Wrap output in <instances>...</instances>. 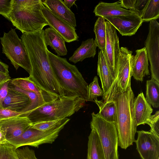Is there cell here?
<instances>
[{"instance_id":"1","label":"cell","mask_w":159,"mask_h":159,"mask_svg":"<svg viewBox=\"0 0 159 159\" xmlns=\"http://www.w3.org/2000/svg\"><path fill=\"white\" fill-rule=\"evenodd\" d=\"M21 39L26 48L31 64V71L28 79L52 95L62 96L49 58L44 30L23 33Z\"/></svg>"},{"instance_id":"2","label":"cell","mask_w":159,"mask_h":159,"mask_svg":"<svg viewBox=\"0 0 159 159\" xmlns=\"http://www.w3.org/2000/svg\"><path fill=\"white\" fill-rule=\"evenodd\" d=\"M50 63L63 96H77L87 101L88 86L81 74L66 58L56 55L48 50Z\"/></svg>"},{"instance_id":"3","label":"cell","mask_w":159,"mask_h":159,"mask_svg":"<svg viewBox=\"0 0 159 159\" xmlns=\"http://www.w3.org/2000/svg\"><path fill=\"white\" fill-rule=\"evenodd\" d=\"M134 99V94L130 86L125 92L114 95L110 100L115 102L116 106L118 146L124 149L132 145L135 141L137 126L133 116Z\"/></svg>"},{"instance_id":"4","label":"cell","mask_w":159,"mask_h":159,"mask_svg":"<svg viewBox=\"0 0 159 159\" xmlns=\"http://www.w3.org/2000/svg\"><path fill=\"white\" fill-rule=\"evenodd\" d=\"M43 5L41 0H13L7 18L22 33L43 30L48 25L42 11Z\"/></svg>"},{"instance_id":"5","label":"cell","mask_w":159,"mask_h":159,"mask_svg":"<svg viewBox=\"0 0 159 159\" xmlns=\"http://www.w3.org/2000/svg\"><path fill=\"white\" fill-rule=\"evenodd\" d=\"M85 101L77 96H60L29 112L26 116L32 124L67 118L83 107Z\"/></svg>"},{"instance_id":"6","label":"cell","mask_w":159,"mask_h":159,"mask_svg":"<svg viewBox=\"0 0 159 159\" xmlns=\"http://www.w3.org/2000/svg\"><path fill=\"white\" fill-rule=\"evenodd\" d=\"M91 129L98 136L105 159H119L118 137L116 125L105 120L99 114L92 113Z\"/></svg>"},{"instance_id":"7","label":"cell","mask_w":159,"mask_h":159,"mask_svg":"<svg viewBox=\"0 0 159 159\" xmlns=\"http://www.w3.org/2000/svg\"><path fill=\"white\" fill-rule=\"evenodd\" d=\"M2 52L4 54L17 70L20 67L29 74L31 66L26 48L15 29L11 28L7 33L4 32L0 38Z\"/></svg>"},{"instance_id":"8","label":"cell","mask_w":159,"mask_h":159,"mask_svg":"<svg viewBox=\"0 0 159 159\" xmlns=\"http://www.w3.org/2000/svg\"><path fill=\"white\" fill-rule=\"evenodd\" d=\"M132 52L126 47L120 48L117 71L113 83L107 93L103 96V102H107L115 95L125 92L131 86Z\"/></svg>"},{"instance_id":"9","label":"cell","mask_w":159,"mask_h":159,"mask_svg":"<svg viewBox=\"0 0 159 159\" xmlns=\"http://www.w3.org/2000/svg\"><path fill=\"white\" fill-rule=\"evenodd\" d=\"M68 122L50 129L43 131L30 127L20 136L8 140L7 143L16 149L21 146L29 145L38 148L45 143H52L58 137L60 131Z\"/></svg>"},{"instance_id":"10","label":"cell","mask_w":159,"mask_h":159,"mask_svg":"<svg viewBox=\"0 0 159 159\" xmlns=\"http://www.w3.org/2000/svg\"><path fill=\"white\" fill-rule=\"evenodd\" d=\"M144 45L150 63L152 78L159 83V24L156 20L149 21Z\"/></svg>"},{"instance_id":"11","label":"cell","mask_w":159,"mask_h":159,"mask_svg":"<svg viewBox=\"0 0 159 159\" xmlns=\"http://www.w3.org/2000/svg\"><path fill=\"white\" fill-rule=\"evenodd\" d=\"M106 42L103 53L113 81L117 73L120 49L116 29L108 21H105Z\"/></svg>"},{"instance_id":"12","label":"cell","mask_w":159,"mask_h":159,"mask_svg":"<svg viewBox=\"0 0 159 159\" xmlns=\"http://www.w3.org/2000/svg\"><path fill=\"white\" fill-rule=\"evenodd\" d=\"M135 142L142 159H159V136L150 131H137Z\"/></svg>"},{"instance_id":"13","label":"cell","mask_w":159,"mask_h":159,"mask_svg":"<svg viewBox=\"0 0 159 159\" xmlns=\"http://www.w3.org/2000/svg\"><path fill=\"white\" fill-rule=\"evenodd\" d=\"M104 18L122 36H131L134 34L143 22L141 17L134 12L126 15L107 16Z\"/></svg>"},{"instance_id":"14","label":"cell","mask_w":159,"mask_h":159,"mask_svg":"<svg viewBox=\"0 0 159 159\" xmlns=\"http://www.w3.org/2000/svg\"><path fill=\"white\" fill-rule=\"evenodd\" d=\"M42 11L48 25L55 30L65 42L69 43L78 41L79 36L75 27L55 15L43 5Z\"/></svg>"},{"instance_id":"15","label":"cell","mask_w":159,"mask_h":159,"mask_svg":"<svg viewBox=\"0 0 159 159\" xmlns=\"http://www.w3.org/2000/svg\"><path fill=\"white\" fill-rule=\"evenodd\" d=\"M32 123L25 116L0 120V127L6 133L7 141L16 138L31 127Z\"/></svg>"},{"instance_id":"16","label":"cell","mask_w":159,"mask_h":159,"mask_svg":"<svg viewBox=\"0 0 159 159\" xmlns=\"http://www.w3.org/2000/svg\"><path fill=\"white\" fill-rule=\"evenodd\" d=\"M152 111L153 109L143 93H140L134 98L133 104V116L136 126L148 124Z\"/></svg>"},{"instance_id":"17","label":"cell","mask_w":159,"mask_h":159,"mask_svg":"<svg viewBox=\"0 0 159 159\" xmlns=\"http://www.w3.org/2000/svg\"><path fill=\"white\" fill-rule=\"evenodd\" d=\"M41 0L43 5L55 15L74 27L76 26L75 14L65 6L63 0Z\"/></svg>"},{"instance_id":"18","label":"cell","mask_w":159,"mask_h":159,"mask_svg":"<svg viewBox=\"0 0 159 159\" xmlns=\"http://www.w3.org/2000/svg\"><path fill=\"white\" fill-rule=\"evenodd\" d=\"M135 52L133 59L132 76L137 81H143L144 77L150 75L145 48L137 49Z\"/></svg>"},{"instance_id":"19","label":"cell","mask_w":159,"mask_h":159,"mask_svg":"<svg viewBox=\"0 0 159 159\" xmlns=\"http://www.w3.org/2000/svg\"><path fill=\"white\" fill-rule=\"evenodd\" d=\"M11 84L20 89L33 92L41 97L46 102L54 100L58 97L43 89L26 78H18L11 79Z\"/></svg>"},{"instance_id":"20","label":"cell","mask_w":159,"mask_h":159,"mask_svg":"<svg viewBox=\"0 0 159 159\" xmlns=\"http://www.w3.org/2000/svg\"><path fill=\"white\" fill-rule=\"evenodd\" d=\"M131 12L122 7L120 1L111 3L100 2L95 7L93 11L96 16L103 18L126 15Z\"/></svg>"},{"instance_id":"21","label":"cell","mask_w":159,"mask_h":159,"mask_svg":"<svg viewBox=\"0 0 159 159\" xmlns=\"http://www.w3.org/2000/svg\"><path fill=\"white\" fill-rule=\"evenodd\" d=\"M97 47L95 41L93 38L83 41L81 45L69 58V60L75 64L82 61L87 58H93L96 53Z\"/></svg>"},{"instance_id":"22","label":"cell","mask_w":159,"mask_h":159,"mask_svg":"<svg viewBox=\"0 0 159 159\" xmlns=\"http://www.w3.org/2000/svg\"><path fill=\"white\" fill-rule=\"evenodd\" d=\"M44 36L47 45L54 50L57 56L67 55V51L64 39L54 30L49 27L44 30Z\"/></svg>"},{"instance_id":"23","label":"cell","mask_w":159,"mask_h":159,"mask_svg":"<svg viewBox=\"0 0 159 159\" xmlns=\"http://www.w3.org/2000/svg\"><path fill=\"white\" fill-rule=\"evenodd\" d=\"M98 75L101 82L102 90L105 95L111 87L113 79L104 58L103 54L101 50L98 53L97 67Z\"/></svg>"},{"instance_id":"24","label":"cell","mask_w":159,"mask_h":159,"mask_svg":"<svg viewBox=\"0 0 159 159\" xmlns=\"http://www.w3.org/2000/svg\"><path fill=\"white\" fill-rule=\"evenodd\" d=\"M98 106L99 111V115L106 121L114 124L116 126L117 122V114L115 102L110 100L103 102L102 100L96 98L94 102Z\"/></svg>"},{"instance_id":"25","label":"cell","mask_w":159,"mask_h":159,"mask_svg":"<svg viewBox=\"0 0 159 159\" xmlns=\"http://www.w3.org/2000/svg\"><path fill=\"white\" fill-rule=\"evenodd\" d=\"M87 159H105L98 136L93 129L88 137Z\"/></svg>"},{"instance_id":"26","label":"cell","mask_w":159,"mask_h":159,"mask_svg":"<svg viewBox=\"0 0 159 159\" xmlns=\"http://www.w3.org/2000/svg\"><path fill=\"white\" fill-rule=\"evenodd\" d=\"M93 31L95 34V41L99 48L103 53L104 52L106 42V28L105 19L99 17L94 24Z\"/></svg>"},{"instance_id":"27","label":"cell","mask_w":159,"mask_h":159,"mask_svg":"<svg viewBox=\"0 0 159 159\" xmlns=\"http://www.w3.org/2000/svg\"><path fill=\"white\" fill-rule=\"evenodd\" d=\"M159 83L152 78L146 81V99L153 107H159Z\"/></svg>"},{"instance_id":"28","label":"cell","mask_w":159,"mask_h":159,"mask_svg":"<svg viewBox=\"0 0 159 159\" xmlns=\"http://www.w3.org/2000/svg\"><path fill=\"white\" fill-rule=\"evenodd\" d=\"M143 22L157 20L159 17V0H148L141 14Z\"/></svg>"},{"instance_id":"29","label":"cell","mask_w":159,"mask_h":159,"mask_svg":"<svg viewBox=\"0 0 159 159\" xmlns=\"http://www.w3.org/2000/svg\"><path fill=\"white\" fill-rule=\"evenodd\" d=\"M104 92L100 87L98 82V78L95 76L93 81L88 86V98L87 101L94 102L97 97L103 96Z\"/></svg>"},{"instance_id":"30","label":"cell","mask_w":159,"mask_h":159,"mask_svg":"<svg viewBox=\"0 0 159 159\" xmlns=\"http://www.w3.org/2000/svg\"><path fill=\"white\" fill-rule=\"evenodd\" d=\"M70 119L65 118L54 120L40 122L32 124L31 128L45 131L59 125L65 122H68Z\"/></svg>"},{"instance_id":"31","label":"cell","mask_w":159,"mask_h":159,"mask_svg":"<svg viewBox=\"0 0 159 159\" xmlns=\"http://www.w3.org/2000/svg\"><path fill=\"white\" fill-rule=\"evenodd\" d=\"M14 146L8 143L0 145V159H18Z\"/></svg>"},{"instance_id":"32","label":"cell","mask_w":159,"mask_h":159,"mask_svg":"<svg viewBox=\"0 0 159 159\" xmlns=\"http://www.w3.org/2000/svg\"><path fill=\"white\" fill-rule=\"evenodd\" d=\"M16 151L18 159H38L34 151L28 147L21 149L17 148L16 149Z\"/></svg>"},{"instance_id":"33","label":"cell","mask_w":159,"mask_h":159,"mask_svg":"<svg viewBox=\"0 0 159 159\" xmlns=\"http://www.w3.org/2000/svg\"><path fill=\"white\" fill-rule=\"evenodd\" d=\"M29 112H18L3 107H0V120L14 117L26 116Z\"/></svg>"},{"instance_id":"34","label":"cell","mask_w":159,"mask_h":159,"mask_svg":"<svg viewBox=\"0 0 159 159\" xmlns=\"http://www.w3.org/2000/svg\"><path fill=\"white\" fill-rule=\"evenodd\" d=\"M151 127L150 131L159 136V111L152 115L148 124Z\"/></svg>"},{"instance_id":"35","label":"cell","mask_w":159,"mask_h":159,"mask_svg":"<svg viewBox=\"0 0 159 159\" xmlns=\"http://www.w3.org/2000/svg\"><path fill=\"white\" fill-rule=\"evenodd\" d=\"M13 0H0V14L6 18L11 13Z\"/></svg>"},{"instance_id":"36","label":"cell","mask_w":159,"mask_h":159,"mask_svg":"<svg viewBox=\"0 0 159 159\" xmlns=\"http://www.w3.org/2000/svg\"><path fill=\"white\" fill-rule=\"evenodd\" d=\"M11 80L0 84V107H2L3 102L8 94Z\"/></svg>"},{"instance_id":"37","label":"cell","mask_w":159,"mask_h":159,"mask_svg":"<svg viewBox=\"0 0 159 159\" xmlns=\"http://www.w3.org/2000/svg\"><path fill=\"white\" fill-rule=\"evenodd\" d=\"M148 1V0H136L134 9L132 12L136 13L141 17L142 12Z\"/></svg>"},{"instance_id":"38","label":"cell","mask_w":159,"mask_h":159,"mask_svg":"<svg viewBox=\"0 0 159 159\" xmlns=\"http://www.w3.org/2000/svg\"><path fill=\"white\" fill-rule=\"evenodd\" d=\"M136 0H121L120 2L122 7L132 11L134 9Z\"/></svg>"},{"instance_id":"39","label":"cell","mask_w":159,"mask_h":159,"mask_svg":"<svg viewBox=\"0 0 159 159\" xmlns=\"http://www.w3.org/2000/svg\"><path fill=\"white\" fill-rule=\"evenodd\" d=\"M0 72L4 74L9 75L8 66L0 60Z\"/></svg>"},{"instance_id":"40","label":"cell","mask_w":159,"mask_h":159,"mask_svg":"<svg viewBox=\"0 0 159 159\" xmlns=\"http://www.w3.org/2000/svg\"><path fill=\"white\" fill-rule=\"evenodd\" d=\"M7 141L6 132L0 127V145L7 143Z\"/></svg>"},{"instance_id":"41","label":"cell","mask_w":159,"mask_h":159,"mask_svg":"<svg viewBox=\"0 0 159 159\" xmlns=\"http://www.w3.org/2000/svg\"><path fill=\"white\" fill-rule=\"evenodd\" d=\"M10 79L11 77L9 75L0 72V84Z\"/></svg>"},{"instance_id":"42","label":"cell","mask_w":159,"mask_h":159,"mask_svg":"<svg viewBox=\"0 0 159 159\" xmlns=\"http://www.w3.org/2000/svg\"><path fill=\"white\" fill-rule=\"evenodd\" d=\"M76 0H64L63 2L65 6L69 9L75 3Z\"/></svg>"}]
</instances>
